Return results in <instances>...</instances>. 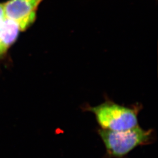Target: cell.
<instances>
[{
    "mask_svg": "<svg viewBox=\"0 0 158 158\" xmlns=\"http://www.w3.org/2000/svg\"><path fill=\"white\" fill-rule=\"evenodd\" d=\"M98 134L108 156L112 158H124L136 148L152 142L154 136L152 130H144L139 125L120 131L100 129Z\"/></svg>",
    "mask_w": 158,
    "mask_h": 158,
    "instance_id": "cell-1",
    "label": "cell"
},
{
    "mask_svg": "<svg viewBox=\"0 0 158 158\" xmlns=\"http://www.w3.org/2000/svg\"><path fill=\"white\" fill-rule=\"evenodd\" d=\"M141 107L139 106L128 107L106 100L96 106H87L85 111L93 113L102 130L120 131L135 127L138 115Z\"/></svg>",
    "mask_w": 158,
    "mask_h": 158,
    "instance_id": "cell-2",
    "label": "cell"
},
{
    "mask_svg": "<svg viewBox=\"0 0 158 158\" xmlns=\"http://www.w3.org/2000/svg\"><path fill=\"white\" fill-rule=\"evenodd\" d=\"M42 1L8 0L4 3L5 16L17 21L24 31L35 21L36 10Z\"/></svg>",
    "mask_w": 158,
    "mask_h": 158,
    "instance_id": "cell-3",
    "label": "cell"
},
{
    "mask_svg": "<svg viewBox=\"0 0 158 158\" xmlns=\"http://www.w3.org/2000/svg\"><path fill=\"white\" fill-rule=\"evenodd\" d=\"M21 32L23 31L19 23L5 17L0 23V44L8 50L15 42Z\"/></svg>",
    "mask_w": 158,
    "mask_h": 158,
    "instance_id": "cell-4",
    "label": "cell"
},
{
    "mask_svg": "<svg viewBox=\"0 0 158 158\" xmlns=\"http://www.w3.org/2000/svg\"><path fill=\"white\" fill-rule=\"evenodd\" d=\"M6 17L4 10V4L0 3V23L2 21V19Z\"/></svg>",
    "mask_w": 158,
    "mask_h": 158,
    "instance_id": "cell-5",
    "label": "cell"
},
{
    "mask_svg": "<svg viewBox=\"0 0 158 158\" xmlns=\"http://www.w3.org/2000/svg\"><path fill=\"white\" fill-rule=\"evenodd\" d=\"M7 50L0 44V57L3 56L6 52Z\"/></svg>",
    "mask_w": 158,
    "mask_h": 158,
    "instance_id": "cell-6",
    "label": "cell"
}]
</instances>
